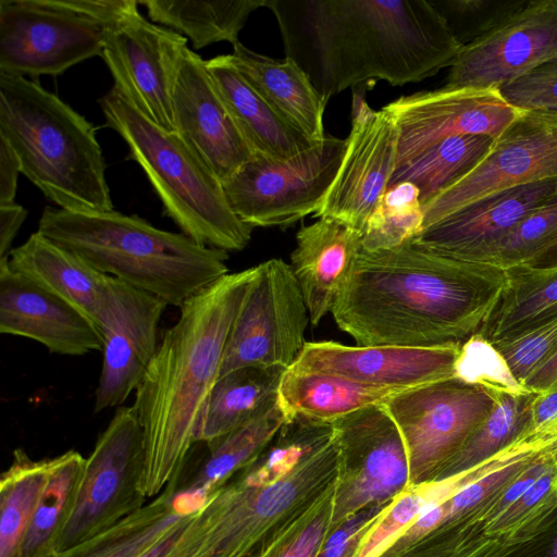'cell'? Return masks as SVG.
I'll return each mask as SVG.
<instances>
[{
    "label": "cell",
    "instance_id": "cell-5",
    "mask_svg": "<svg viewBox=\"0 0 557 557\" xmlns=\"http://www.w3.org/2000/svg\"><path fill=\"white\" fill-rule=\"evenodd\" d=\"M0 136L24 174L60 209H113L96 129L34 79L0 73Z\"/></svg>",
    "mask_w": 557,
    "mask_h": 557
},
{
    "label": "cell",
    "instance_id": "cell-20",
    "mask_svg": "<svg viewBox=\"0 0 557 557\" xmlns=\"http://www.w3.org/2000/svg\"><path fill=\"white\" fill-rule=\"evenodd\" d=\"M172 111L175 132L221 182L255 156L212 81L206 60L188 47L175 75Z\"/></svg>",
    "mask_w": 557,
    "mask_h": 557
},
{
    "label": "cell",
    "instance_id": "cell-15",
    "mask_svg": "<svg viewBox=\"0 0 557 557\" xmlns=\"http://www.w3.org/2000/svg\"><path fill=\"white\" fill-rule=\"evenodd\" d=\"M399 132L384 109L374 110L355 94L346 149L315 218H331L358 232L389 186L397 165Z\"/></svg>",
    "mask_w": 557,
    "mask_h": 557
},
{
    "label": "cell",
    "instance_id": "cell-51",
    "mask_svg": "<svg viewBox=\"0 0 557 557\" xmlns=\"http://www.w3.org/2000/svg\"><path fill=\"white\" fill-rule=\"evenodd\" d=\"M557 419V389L536 394L531 409L529 437H535Z\"/></svg>",
    "mask_w": 557,
    "mask_h": 557
},
{
    "label": "cell",
    "instance_id": "cell-55",
    "mask_svg": "<svg viewBox=\"0 0 557 557\" xmlns=\"http://www.w3.org/2000/svg\"><path fill=\"white\" fill-rule=\"evenodd\" d=\"M547 557H557V539L555 540Z\"/></svg>",
    "mask_w": 557,
    "mask_h": 557
},
{
    "label": "cell",
    "instance_id": "cell-9",
    "mask_svg": "<svg viewBox=\"0 0 557 557\" xmlns=\"http://www.w3.org/2000/svg\"><path fill=\"white\" fill-rule=\"evenodd\" d=\"M497 394L449 377L397 393L382 404L403 436L410 485L435 479L490 413Z\"/></svg>",
    "mask_w": 557,
    "mask_h": 557
},
{
    "label": "cell",
    "instance_id": "cell-48",
    "mask_svg": "<svg viewBox=\"0 0 557 557\" xmlns=\"http://www.w3.org/2000/svg\"><path fill=\"white\" fill-rule=\"evenodd\" d=\"M26 216L27 210L21 205H0V262L8 261L12 243Z\"/></svg>",
    "mask_w": 557,
    "mask_h": 557
},
{
    "label": "cell",
    "instance_id": "cell-53",
    "mask_svg": "<svg viewBox=\"0 0 557 557\" xmlns=\"http://www.w3.org/2000/svg\"><path fill=\"white\" fill-rule=\"evenodd\" d=\"M540 258L545 265H557V242L546 248Z\"/></svg>",
    "mask_w": 557,
    "mask_h": 557
},
{
    "label": "cell",
    "instance_id": "cell-37",
    "mask_svg": "<svg viewBox=\"0 0 557 557\" xmlns=\"http://www.w3.org/2000/svg\"><path fill=\"white\" fill-rule=\"evenodd\" d=\"M476 474L467 472L409 485L386 507L370 528L354 557H380L426 510L448 500Z\"/></svg>",
    "mask_w": 557,
    "mask_h": 557
},
{
    "label": "cell",
    "instance_id": "cell-7",
    "mask_svg": "<svg viewBox=\"0 0 557 557\" xmlns=\"http://www.w3.org/2000/svg\"><path fill=\"white\" fill-rule=\"evenodd\" d=\"M144 462V431L135 408L120 406L86 459L55 557H69L145 506Z\"/></svg>",
    "mask_w": 557,
    "mask_h": 557
},
{
    "label": "cell",
    "instance_id": "cell-21",
    "mask_svg": "<svg viewBox=\"0 0 557 557\" xmlns=\"http://www.w3.org/2000/svg\"><path fill=\"white\" fill-rule=\"evenodd\" d=\"M0 333L36 341L50 352L83 356L102 350L97 324L73 305L0 262Z\"/></svg>",
    "mask_w": 557,
    "mask_h": 557
},
{
    "label": "cell",
    "instance_id": "cell-23",
    "mask_svg": "<svg viewBox=\"0 0 557 557\" xmlns=\"http://www.w3.org/2000/svg\"><path fill=\"white\" fill-rule=\"evenodd\" d=\"M360 250L361 233L335 219L319 218L297 232L289 265L312 325L331 313Z\"/></svg>",
    "mask_w": 557,
    "mask_h": 557
},
{
    "label": "cell",
    "instance_id": "cell-32",
    "mask_svg": "<svg viewBox=\"0 0 557 557\" xmlns=\"http://www.w3.org/2000/svg\"><path fill=\"white\" fill-rule=\"evenodd\" d=\"M177 481L171 482L149 505L78 547L69 557H140L156 547L189 516L175 506Z\"/></svg>",
    "mask_w": 557,
    "mask_h": 557
},
{
    "label": "cell",
    "instance_id": "cell-27",
    "mask_svg": "<svg viewBox=\"0 0 557 557\" xmlns=\"http://www.w3.org/2000/svg\"><path fill=\"white\" fill-rule=\"evenodd\" d=\"M397 393L292 366L282 375L277 403L287 420L304 418L333 424L360 409L381 405Z\"/></svg>",
    "mask_w": 557,
    "mask_h": 557
},
{
    "label": "cell",
    "instance_id": "cell-42",
    "mask_svg": "<svg viewBox=\"0 0 557 557\" xmlns=\"http://www.w3.org/2000/svg\"><path fill=\"white\" fill-rule=\"evenodd\" d=\"M454 377L468 384L482 385L496 393L529 392L513 376L494 345L480 334L461 344L454 366Z\"/></svg>",
    "mask_w": 557,
    "mask_h": 557
},
{
    "label": "cell",
    "instance_id": "cell-44",
    "mask_svg": "<svg viewBox=\"0 0 557 557\" xmlns=\"http://www.w3.org/2000/svg\"><path fill=\"white\" fill-rule=\"evenodd\" d=\"M499 90L516 109L557 111V59L504 85Z\"/></svg>",
    "mask_w": 557,
    "mask_h": 557
},
{
    "label": "cell",
    "instance_id": "cell-38",
    "mask_svg": "<svg viewBox=\"0 0 557 557\" xmlns=\"http://www.w3.org/2000/svg\"><path fill=\"white\" fill-rule=\"evenodd\" d=\"M422 228L423 205L418 187L409 182L389 185L361 232V250L394 249Z\"/></svg>",
    "mask_w": 557,
    "mask_h": 557
},
{
    "label": "cell",
    "instance_id": "cell-11",
    "mask_svg": "<svg viewBox=\"0 0 557 557\" xmlns=\"http://www.w3.org/2000/svg\"><path fill=\"white\" fill-rule=\"evenodd\" d=\"M309 322L289 263L273 258L258 264L227 339L219 377L247 367L288 369L306 344Z\"/></svg>",
    "mask_w": 557,
    "mask_h": 557
},
{
    "label": "cell",
    "instance_id": "cell-1",
    "mask_svg": "<svg viewBox=\"0 0 557 557\" xmlns=\"http://www.w3.org/2000/svg\"><path fill=\"white\" fill-rule=\"evenodd\" d=\"M285 57L329 101L362 83H418L462 45L429 0H267Z\"/></svg>",
    "mask_w": 557,
    "mask_h": 557
},
{
    "label": "cell",
    "instance_id": "cell-14",
    "mask_svg": "<svg viewBox=\"0 0 557 557\" xmlns=\"http://www.w3.org/2000/svg\"><path fill=\"white\" fill-rule=\"evenodd\" d=\"M186 48V37L148 21L139 11L104 28L101 58L113 87L168 132H175L172 89Z\"/></svg>",
    "mask_w": 557,
    "mask_h": 557
},
{
    "label": "cell",
    "instance_id": "cell-13",
    "mask_svg": "<svg viewBox=\"0 0 557 557\" xmlns=\"http://www.w3.org/2000/svg\"><path fill=\"white\" fill-rule=\"evenodd\" d=\"M104 28L51 0L0 1V73L59 75L102 53Z\"/></svg>",
    "mask_w": 557,
    "mask_h": 557
},
{
    "label": "cell",
    "instance_id": "cell-25",
    "mask_svg": "<svg viewBox=\"0 0 557 557\" xmlns=\"http://www.w3.org/2000/svg\"><path fill=\"white\" fill-rule=\"evenodd\" d=\"M206 66L243 136L257 156L289 159L314 145L278 114L232 63L230 54Z\"/></svg>",
    "mask_w": 557,
    "mask_h": 557
},
{
    "label": "cell",
    "instance_id": "cell-36",
    "mask_svg": "<svg viewBox=\"0 0 557 557\" xmlns=\"http://www.w3.org/2000/svg\"><path fill=\"white\" fill-rule=\"evenodd\" d=\"M51 459L33 460L16 448L0 479V557H17L34 511L48 481Z\"/></svg>",
    "mask_w": 557,
    "mask_h": 557
},
{
    "label": "cell",
    "instance_id": "cell-47",
    "mask_svg": "<svg viewBox=\"0 0 557 557\" xmlns=\"http://www.w3.org/2000/svg\"><path fill=\"white\" fill-rule=\"evenodd\" d=\"M21 161L11 145L0 136V205L14 202Z\"/></svg>",
    "mask_w": 557,
    "mask_h": 557
},
{
    "label": "cell",
    "instance_id": "cell-45",
    "mask_svg": "<svg viewBox=\"0 0 557 557\" xmlns=\"http://www.w3.org/2000/svg\"><path fill=\"white\" fill-rule=\"evenodd\" d=\"M210 497L202 508L185 517L169 536L159 557H219L211 537Z\"/></svg>",
    "mask_w": 557,
    "mask_h": 557
},
{
    "label": "cell",
    "instance_id": "cell-49",
    "mask_svg": "<svg viewBox=\"0 0 557 557\" xmlns=\"http://www.w3.org/2000/svg\"><path fill=\"white\" fill-rule=\"evenodd\" d=\"M549 468L550 466L544 461L534 462L523 468L500 498L496 508V513L498 515L495 518L512 506Z\"/></svg>",
    "mask_w": 557,
    "mask_h": 557
},
{
    "label": "cell",
    "instance_id": "cell-6",
    "mask_svg": "<svg viewBox=\"0 0 557 557\" xmlns=\"http://www.w3.org/2000/svg\"><path fill=\"white\" fill-rule=\"evenodd\" d=\"M99 104L184 235L227 252L247 247L253 228L233 212L222 182L176 132L159 127L114 87Z\"/></svg>",
    "mask_w": 557,
    "mask_h": 557
},
{
    "label": "cell",
    "instance_id": "cell-19",
    "mask_svg": "<svg viewBox=\"0 0 557 557\" xmlns=\"http://www.w3.org/2000/svg\"><path fill=\"white\" fill-rule=\"evenodd\" d=\"M461 344L404 347L306 342L293 366L341 376L369 387L404 392L454 377V366Z\"/></svg>",
    "mask_w": 557,
    "mask_h": 557
},
{
    "label": "cell",
    "instance_id": "cell-46",
    "mask_svg": "<svg viewBox=\"0 0 557 557\" xmlns=\"http://www.w3.org/2000/svg\"><path fill=\"white\" fill-rule=\"evenodd\" d=\"M388 504L368 507L346 521L330 534L317 557H354L363 537Z\"/></svg>",
    "mask_w": 557,
    "mask_h": 557
},
{
    "label": "cell",
    "instance_id": "cell-31",
    "mask_svg": "<svg viewBox=\"0 0 557 557\" xmlns=\"http://www.w3.org/2000/svg\"><path fill=\"white\" fill-rule=\"evenodd\" d=\"M151 22L189 38L195 49L227 41L236 44L252 12L267 0H144Z\"/></svg>",
    "mask_w": 557,
    "mask_h": 557
},
{
    "label": "cell",
    "instance_id": "cell-29",
    "mask_svg": "<svg viewBox=\"0 0 557 557\" xmlns=\"http://www.w3.org/2000/svg\"><path fill=\"white\" fill-rule=\"evenodd\" d=\"M286 421L276 403L265 413L233 432L209 442L200 441L205 451L199 466L178 491L194 504L203 506L236 471L247 468L260 456Z\"/></svg>",
    "mask_w": 557,
    "mask_h": 557
},
{
    "label": "cell",
    "instance_id": "cell-41",
    "mask_svg": "<svg viewBox=\"0 0 557 557\" xmlns=\"http://www.w3.org/2000/svg\"><path fill=\"white\" fill-rule=\"evenodd\" d=\"M462 46L490 34L528 0H429Z\"/></svg>",
    "mask_w": 557,
    "mask_h": 557
},
{
    "label": "cell",
    "instance_id": "cell-24",
    "mask_svg": "<svg viewBox=\"0 0 557 557\" xmlns=\"http://www.w3.org/2000/svg\"><path fill=\"white\" fill-rule=\"evenodd\" d=\"M7 263L11 271L76 307L99 329L109 310L111 276L39 232L12 249Z\"/></svg>",
    "mask_w": 557,
    "mask_h": 557
},
{
    "label": "cell",
    "instance_id": "cell-50",
    "mask_svg": "<svg viewBox=\"0 0 557 557\" xmlns=\"http://www.w3.org/2000/svg\"><path fill=\"white\" fill-rule=\"evenodd\" d=\"M553 480L554 471L550 467L512 506L496 518L497 524L502 525L511 521L539 503L549 491Z\"/></svg>",
    "mask_w": 557,
    "mask_h": 557
},
{
    "label": "cell",
    "instance_id": "cell-10",
    "mask_svg": "<svg viewBox=\"0 0 557 557\" xmlns=\"http://www.w3.org/2000/svg\"><path fill=\"white\" fill-rule=\"evenodd\" d=\"M333 431L339 470L331 533L363 509L391 503L410 485L403 436L382 404L336 420Z\"/></svg>",
    "mask_w": 557,
    "mask_h": 557
},
{
    "label": "cell",
    "instance_id": "cell-16",
    "mask_svg": "<svg viewBox=\"0 0 557 557\" xmlns=\"http://www.w3.org/2000/svg\"><path fill=\"white\" fill-rule=\"evenodd\" d=\"M557 59V0H528L484 37L463 46L445 88H496Z\"/></svg>",
    "mask_w": 557,
    "mask_h": 557
},
{
    "label": "cell",
    "instance_id": "cell-33",
    "mask_svg": "<svg viewBox=\"0 0 557 557\" xmlns=\"http://www.w3.org/2000/svg\"><path fill=\"white\" fill-rule=\"evenodd\" d=\"M536 394L498 393L495 404L459 451L435 479L472 470L522 438H529L531 409Z\"/></svg>",
    "mask_w": 557,
    "mask_h": 557
},
{
    "label": "cell",
    "instance_id": "cell-54",
    "mask_svg": "<svg viewBox=\"0 0 557 557\" xmlns=\"http://www.w3.org/2000/svg\"><path fill=\"white\" fill-rule=\"evenodd\" d=\"M536 437L543 438L549 444H557V419L540 432Z\"/></svg>",
    "mask_w": 557,
    "mask_h": 557
},
{
    "label": "cell",
    "instance_id": "cell-28",
    "mask_svg": "<svg viewBox=\"0 0 557 557\" xmlns=\"http://www.w3.org/2000/svg\"><path fill=\"white\" fill-rule=\"evenodd\" d=\"M285 370L247 367L219 377L207 399L195 442L224 436L270 410L277 403Z\"/></svg>",
    "mask_w": 557,
    "mask_h": 557
},
{
    "label": "cell",
    "instance_id": "cell-34",
    "mask_svg": "<svg viewBox=\"0 0 557 557\" xmlns=\"http://www.w3.org/2000/svg\"><path fill=\"white\" fill-rule=\"evenodd\" d=\"M85 462L75 450L51 459L48 481L17 557H55V546L72 509Z\"/></svg>",
    "mask_w": 557,
    "mask_h": 557
},
{
    "label": "cell",
    "instance_id": "cell-30",
    "mask_svg": "<svg viewBox=\"0 0 557 557\" xmlns=\"http://www.w3.org/2000/svg\"><path fill=\"white\" fill-rule=\"evenodd\" d=\"M557 314V265L507 269V282L480 335L494 344L521 334Z\"/></svg>",
    "mask_w": 557,
    "mask_h": 557
},
{
    "label": "cell",
    "instance_id": "cell-43",
    "mask_svg": "<svg viewBox=\"0 0 557 557\" xmlns=\"http://www.w3.org/2000/svg\"><path fill=\"white\" fill-rule=\"evenodd\" d=\"M493 345L522 385L532 371L557 349V314L521 334Z\"/></svg>",
    "mask_w": 557,
    "mask_h": 557
},
{
    "label": "cell",
    "instance_id": "cell-26",
    "mask_svg": "<svg viewBox=\"0 0 557 557\" xmlns=\"http://www.w3.org/2000/svg\"><path fill=\"white\" fill-rule=\"evenodd\" d=\"M232 63L287 122L312 141L325 136L324 111L327 101L317 91L308 75L290 58H271L233 45Z\"/></svg>",
    "mask_w": 557,
    "mask_h": 557
},
{
    "label": "cell",
    "instance_id": "cell-35",
    "mask_svg": "<svg viewBox=\"0 0 557 557\" xmlns=\"http://www.w3.org/2000/svg\"><path fill=\"white\" fill-rule=\"evenodd\" d=\"M494 139L486 135H461L444 139L396 168L389 185L409 182L425 205L468 174L488 152Z\"/></svg>",
    "mask_w": 557,
    "mask_h": 557
},
{
    "label": "cell",
    "instance_id": "cell-12",
    "mask_svg": "<svg viewBox=\"0 0 557 557\" xmlns=\"http://www.w3.org/2000/svg\"><path fill=\"white\" fill-rule=\"evenodd\" d=\"M557 180V111L521 110L463 177L423 205V228L502 190Z\"/></svg>",
    "mask_w": 557,
    "mask_h": 557
},
{
    "label": "cell",
    "instance_id": "cell-4",
    "mask_svg": "<svg viewBox=\"0 0 557 557\" xmlns=\"http://www.w3.org/2000/svg\"><path fill=\"white\" fill-rule=\"evenodd\" d=\"M41 235L76 253L94 269L168 306L181 308L228 272V252L201 246L183 233L154 227L115 210L74 212L46 208Z\"/></svg>",
    "mask_w": 557,
    "mask_h": 557
},
{
    "label": "cell",
    "instance_id": "cell-17",
    "mask_svg": "<svg viewBox=\"0 0 557 557\" xmlns=\"http://www.w3.org/2000/svg\"><path fill=\"white\" fill-rule=\"evenodd\" d=\"M398 132L397 165L455 136L496 139L519 115L496 88H445L419 91L383 107Z\"/></svg>",
    "mask_w": 557,
    "mask_h": 557
},
{
    "label": "cell",
    "instance_id": "cell-2",
    "mask_svg": "<svg viewBox=\"0 0 557 557\" xmlns=\"http://www.w3.org/2000/svg\"><path fill=\"white\" fill-rule=\"evenodd\" d=\"M506 282L503 268L443 257L411 239L360 250L331 313L358 345L461 344L482 332Z\"/></svg>",
    "mask_w": 557,
    "mask_h": 557
},
{
    "label": "cell",
    "instance_id": "cell-3",
    "mask_svg": "<svg viewBox=\"0 0 557 557\" xmlns=\"http://www.w3.org/2000/svg\"><path fill=\"white\" fill-rule=\"evenodd\" d=\"M257 265L227 273L186 300L135 391L144 431L141 491L158 496L178 478Z\"/></svg>",
    "mask_w": 557,
    "mask_h": 557
},
{
    "label": "cell",
    "instance_id": "cell-8",
    "mask_svg": "<svg viewBox=\"0 0 557 557\" xmlns=\"http://www.w3.org/2000/svg\"><path fill=\"white\" fill-rule=\"evenodd\" d=\"M346 138L330 134L285 160L255 154L222 182L226 200L245 224L285 227L320 210L339 169Z\"/></svg>",
    "mask_w": 557,
    "mask_h": 557
},
{
    "label": "cell",
    "instance_id": "cell-52",
    "mask_svg": "<svg viewBox=\"0 0 557 557\" xmlns=\"http://www.w3.org/2000/svg\"><path fill=\"white\" fill-rule=\"evenodd\" d=\"M522 386L534 394L557 389V349L532 371Z\"/></svg>",
    "mask_w": 557,
    "mask_h": 557
},
{
    "label": "cell",
    "instance_id": "cell-39",
    "mask_svg": "<svg viewBox=\"0 0 557 557\" xmlns=\"http://www.w3.org/2000/svg\"><path fill=\"white\" fill-rule=\"evenodd\" d=\"M336 481L267 540L253 557H317L331 534Z\"/></svg>",
    "mask_w": 557,
    "mask_h": 557
},
{
    "label": "cell",
    "instance_id": "cell-56",
    "mask_svg": "<svg viewBox=\"0 0 557 557\" xmlns=\"http://www.w3.org/2000/svg\"><path fill=\"white\" fill-rule=\"evenodd\" d=\"M253 557V556H252Z\"/></svg>",
    "mask_w": 557,
    "mask_h": 557
},
{
    "label": "cell",
    "instance_id": "cell-18",
    "mask_svg": "<svg viewBox=\"0 0 557 557\" xmlns=\"http://www.w3.org/2000/svg\"><path fill=\"white\" fill-rule=\"evenodd\" d=\"M168 305L115 277L110 305L99 326L102 367L95 412L120 407L140 384L159 345L158 329Z\"/></svg>",
    "mask_w": 557,
    "mask_h": 557
},
{
    "label": "cell",
    "instance_id": "cell-40",
    "mask_svg": "<svg viewBox=\"0 0 557 557\" xmlns=\"http://www.w3.org/2000/svg\"><path fill=\"white\" fill-rule=\"evenodd\" d=\"M557 242V194L530 211L502 240L475 262L505 270L527 264Z\"/></svg>",
    "mask_w": 557,
    "mask_h": 557
},
{
    "label": "cell",
    "instance_id": "cell-22",
    "mask_svg": "<svg viewBox=\"0 0 557 557\" xmlns=\"http://www.w3.org/2000/svg\"><path fill=\"white\" fill-rule=\"evenodd\" d=\"M555 194L557 180L498 191L422 230L412 242L443 257L475 261Z\"/></svg>",
    "mask_w": 557,
    "mask_h": 557
}]
</instances>
